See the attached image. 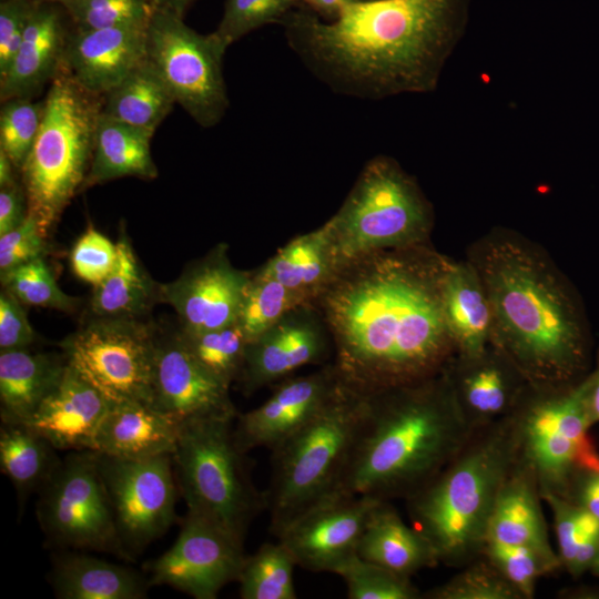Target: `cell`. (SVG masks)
Here are the masks:
<instances>
[{
  "label": "cell",
  "instance_id": "1",
  "mask_svg": "<svg viewBox=\"0 0 599 599\" xmlns=\"http://www.w3.org/2000/svg\"><path fill=\"white\" fill-rule=\"evenodd\" d=\"M451 261L426 242L372 252L336 270L313 303L345 385L369 394L446 367L456 354L443 303Z\"/></svg>",
  "mask_w": 599,
  "mask_h": 599
},
{
  "label": "cell",
  "instance_id": "2",
  "mask_svg": "<svg viewBox=\"0 0 599 599\" xmlns=\"http://www.w3.org/2000/svg\"><path fill=\"white\" fill-rule=\"evenodd\" d=\"M470 0H364L324 20L303 4L282 20L306 69L335 93L380 100L436 89Z\"/></svg>",
  "mask_w": 599,
  "mask_h": 599
},
{
  "label": "cell",
  "instance_id": "3",
  "mask_svg": "<svg viewBox=\"0 0 599 599\" xmlns=\"http://www.w3.org/2000/svg\"><path fill=\"white\" fill-rule=\"evenodd\" d=\"M491 309L490 344L535 388L571 386L583 378L589 344L577 301L548 254L497 229L470 247Z\"/></svg>",
  "mask_w": 599,
  "mask_h": 599
},
{
  "label": "cell",
  "instance_id": "4",
  "mask_svg": "<svg viewBox=\"0 0 599 599\" xmlns=\"http://www.w3.org/2000/svg\"><path fill=\"white\" fill-rule=\"evenodd\" d=\"M366 397L363 425L333 495L406 499L439 473L471 434L445 368Z\"/></svg>",
  "mask_w": 599,
  "mask_h": 599
},
{
  "label": "cell",
  "instance_id": "5",
  "mask_svg": "<svg viewBox=\"0 0 599 599\" xmlns=\"http://www.w3.org/2000/svg\"><path fill=\"white\" fill-rule=\"evenodd\" d=\"M511 416L473 430L448 464L405 499L412 526L438 564L461 568L481 556L495 501L518 458Z\"/></svg>",
  "mask_w": 599,
  "mask_h": 599
},
{
  "label": "cell",
  "instance_id": "6",
  "mask_svg": "<svg viewBox=\"0 0 599 599\" xmlns=\"http://www.w3.org/2000/svg\"><path fill=\"white\" fill-rule=\"evenodd\" d=\"M366 409V394L343 383L321 412L271 450L265 497L273 535L337 489Z\"/></svg>",
  "mask_w": 599,
  "mask_h": 599
},
{
  "label": "cell",
  "instance_id": "7",
  "mask_svg": "<svg viewBox=\"0 0 599 599\" xmlns=\"http://www.w3.org/2000/svg\"><path fill=\"white\" fill-rule=\"evenodd\" d=\"M44 101L40 131L20 172L29 213L48 238L71 199L84 186L103 97L83 89L62 64Z\"/></svg>",
  "mask_w": 599,
  "mask_h": 599
},
{
  "label": "cell",
  "instance_id": "8",
  "mask_svg": "<svg viewBox=\"0 0 599 599\" xmlns=\"http://www.w3.org/2000/svg\"><path fill=\"white\" fill-rule=\"evenodd\" d=\"M433 220V209L414 177L395 159L376 155L324 224L338 268L372 252L426 243Z\"/></svg>",
  "mask_w": 599,
  "mask_h": 599
},
{
  "label": "cell",
  "instance_id": "9",
  "mask_svg": "<svg viewBox=\"0 0 599 599\" xmlns=\"http://www.w3.org/2000/svg\"><path fill=\"white\" fill-rule=\"evenodd\" d=\"M173 463L187 512L244 544L250 525L266 509V497L251 478L246 453L234 438L233 420L180 424Z\"/></svg>",
  "mask_w": 599,
  "mask_h": 599
},
{
  "label": "cell",
  "instance_id": "10",
  "mask_svg": "<svg viewBox=\"0 0 599 599\" xmlns=\"http://www.w3.org/2000/svg\"><path fill=\"white\" fill-rule=\"evenodd\" d=\"M589 388V375L567 387L531 386L511 416L518 459L534 471L540 495L566 497L580 473L599 469Z\"/></svg>",
  "mask_w": 599,
  "mask_h": 599
},
{
  "label": "cell",
  "instance_id": "11",
  "mask_svg": "<svg viewBox=\"0 0 599 599\" xmlns=\"http://www.w3.org/2000/svg\"><path fill=\"white\" fill-rule=\"evenodd\" d=\"M39 491L37 516L50 546L130 557L119 536L95 451L73 450Z\"/></svg>",
  "mask_w": 599,
  "mask_h": 599
},
{
  "label": "cell",
  "instance_id": "12",
  "mask_svg": "<svg viewBox=\"0 0 599 599\" xmlns=\"http://www.w3.org/2000/svg\"><path fill=\"white\" fill-rule=\"evenodd\" d=\"M226 50L213 32L201 34L173 13L154 11L149 21L148 59L176 104L205 129L215 126L229 109L223 75Z\"/></svg>",
  "mask_w": 599,
  "mask_h": 599
},
{
  "label": "cell",
  "instance_id": "13",
  "mask_svg": "<svg viewBox=\"0 0 599 599\" xmlns=\"http://www.w3.org/2000/svg\"><path fill=\"white\" fill-rule=\"evenodd\" d=\"M155 332L134 317L95 316L62 343L71 367L110 403H152Z\"/></svg>",
  "mask_w": 599,
  "mask_h": 599
},
{
  "label": "cell",
  "instance_id": "14",
  "mask_svg": "<svg viewBox=\"0 0 599 599\" xmlns=\"http://www.w3.org/2000/svg\"><path fill=\"white\" fill-rule=\"evenodd\" d=\"M97 454L119 536L130 555L162 536L175 519L173 456L123 459Z\"/></svg>",
  "mask_w": 599,
  "mask_h": 599
},
{
  "label": "cell",
  "instance_id": "15",
  "mask_svg": "<svg viewBox=\"0 0 599 599\" xmlns=\"http://www.w3.org/2000/svg\"><path fill=\"white\" fill-rule=\"evenodd\" d=\"M245 557L243 542L187 512L174 545L152 564L149 583L215 599L224 586L237 580Z\"/></svg>",
  "mask_w": 599,
  "mask_h": 599
},
{
  "label": "cell",
  "instance_id": "16",
  "mask_svg": "<svg viewBox=\"0 0 599 599\" xmlns=\"http://www.w3.org/2000/svg\"><path fill=\"white\" fill-rule=\"evenodd\" d=\"M151 405L177 424L237 417L230 386L195 359L180 332L156 339Z\"/></svg>",
  "mask_w": 599,
  "mask_h": 599
},
{
  "label": "cell",
  "instance_id": "17",
  "mask_svg": "<svg viewBox=\"0 0 599 599\" xmlns=\"http://www.w3.org/2000/svg\"><path fill=\"white\" fill-rule=\"evenodd\" d=\"M250 278L232 265L227 245L220 244L175 281L160 284L159 295L175 309L183 332H205L237 322Z\"/></svg>",
  "mask_w": 599,
  "mask_h": 599
},
{
  "label": "cell",
  "instance_id": "18",
  "mask_svg": "<svg viewBox=\"0 0 599 599\" xmlns=\"http://www.w3.org/2000/svg\"><path fill=\"white\" fill-rule=\"evenodd\" d=\"M378 500L332 495L291 521L276 538L303 569L334 572L357 555L367 518Z\"/></svg>",
  "mask_w": 599,
  "mask_h": 599
},
{
  "label": "cell",
  "instance_id": "19",
  "mask_svg": "<svg viewBox=\"0 0 599 599\" xmlns=\"http://www.w3.org/2000/svg\"><path fill=\"white\" fill-rule=\"evenodd\" d=\"M333 349L328 328L314 303L303 304L247 342L237 382L245 393L287 378L296 369L327 361Z\"/></svg>",
  "mask_w": 599,
  "mask_h": 599
},
{
  "label": "cell",
  "instance_id": "20",
  "mask_svg": "<svg viewBox=\"0 0 599 599\" xmlns=\"http://www.w3.org/2000/svg\"><path fill=\"white\" fill-rule=\"evenodd\" d=\"M342 385L332 363L281 380L262 405L237 415L233 427L237 446L246 454L260 447L272 450L321 412Z\"/></svg>",
  "mask_w": 599,
  "mask_h": 599
},
{
  "label": "cell",
  "instance_id": "21",
  "mask_svg": "<svg viewBox=\"0 0 599 599\" xmlns=\"http://www.w3.org/2000/svg\"><path fill=\"white\" fill-rule=\"evenodd\" d=\"M445 373L471 432L510 417L531 388L515 364L491 344L478 354L456 353Z\"/></svg>",
  "mask_w": 599,
  "mask_h": 599
},
{
  "label": "cell",
  "instance_id": "22",
  "mask_svg": "<svg viewBox=\"0 0 599 599\" xmlns=\"http://www.w3.org/2000/svg\"><path fill=\"white\" fill-rule=\"evenodd\" d=\"M146 37L148 26L72 27L63 65L83 89L103 97L146 58Z\"/></svg>",
  "mask_w": 599,
  "mask_h": 599
},
{
  "label": "cell",
  "instance_id": "23",
  "mask_svg": "<svg viewBox=\"0 0 599 599\" xmlns=\"http://www.w3.org/2000/svg\"><path fill=\"white\" fill-rule=\"evenodd\" d=\"M110 404L68 363L58 386L23 425L57 449L93 450Z\"/></svg>",
  "mask_w": 599,
  "mask_h": 599
},
{
  "label": "cell",
  "instance_id": "24",
  "mask_svg": "<svg viewBox=\"0 0 599 599\" xmlns=\"http://www.w3.org/2000/svg\"><path fill=\"white\" fill-rule=\"evenodd\" d=\"M72 24L59 2L38 1L12 64L0 80V100L33 98L63 64Z\"/></svg>",
  "mask_w": 599,
  "mask_h": 599
},
{
  "label": "cell",
  "instance_id": "25",
  "mask_svg": "<svg viewBox=\"0 0 599 599\" xmlns=\"http://www.w3.org/2000/svg\"><path fill=\"white\" fill-rule=\"evenodd\" d=\"M179 430L180 424L150 404L111 403L99 427L93 451L123 459L173 456Z\"/></svg>",
  "mask_w": 599,
  "mask_h": 599
},
{
  "label": "cell",
  "instance_id": "26",
  "mask_svg": "<svg viewBox=\"0 0 599 599\" xmlns=\"http://www.w3.org/2000/svg\"><path fill=\"white\" fill-rule=\"evenodd\" d=\"M534 471L517 458L495 501L487 540L555 551L541 508Z\"/></svg>",
  "mask_w": 599,
  "mask_h": 599
},
{
  "label": "cell",
  "instance_id": "27",
  "mask_svg": "<svg viewBox=\"0 0 599 599\" xmlns=\"http://www.w3.org/2000/svg\"><path fill=\"white\" fill-rule=\"evenodd\" d=\"M68 361L48 353L9 349L0 353L2 423L23 424L60 383Z\"/></svg>",
  "mask_w": 599,
  "mask_h": 599
},
{
  "label": "cell",
  "instance_id": "28",
  "mask_svg": "<svg viewBox=\"0 0 599 599\" xmlns=\"http://www.w3.org/2000/svg\"><path fill=\"white\" fill-rule=\"evenodd\" d=\"M357 555L409 578L439 565L426 538L404 522L390 501L380 499L367 518Z\"/></svg>",
  "mask_w": 599,
  "mask_h": 599
},
{
  "label": "cell",
  "instance_id": "29",
  "mask_svg": "<svg viewBox=\"0 0 599 599\" xmlns=\"http://www.w3.org/2000/svg\"><path fill=\"white\" fill-rule=\"evenodd\" d=\"M444 313L457 354L474 355L490 345L491 309L475 267L451 261L444 282Z\"/></svg>",
  "mask_w": 599,
  "mask_h": 599
},
{
  "label": "cell",
  "instance_id": "30",
  "mask_svg": "<svg viewBox=\"0 0 599 599\" xmlns=\"http://www.w3.org/2000/svg\"><path fill=\"white\" fill-rule=\"evenodd\" d=\"M153 135L152 131L130 125L101 111L83 189L124 176L155 179L159 172L150 149Z\"/></svg>",
  "mask_w": 599,
  "mask_h": 599
},
{
  "label": "cell",
  "instance_id": "31",
  "mask_svg": "<svg viewBox=\"0 0 599 599\" xmlns=\"http://www.w3.org/2000/svg\"><path fill=\"white\" fill-rule=\"evenodd\" d=\"M50 581L60 599H141L150 586L132 569L79 554L59 556Z\"/></svg>",
  "mask_w": 599,
  "mask_h": 599
},
{
  "label": "cell",
  "instance_id": "32",
  "mask_svg": "<svg viewBox=\"0 0 599 599\" xmlns=\"http://www.w3.org/2000/svg\"><path fill=\"white\" fill-rule=\"evenodd\" d=\"M261 268L314 302L337 270L325 224L291 240Z\"/></svg>",
  "mask_w": 599,
  "mask_h": 599
},
{
  "label": "cell",
  "instance_id": "33",
  "mask_svg": "<svg viewBox=\"0 0 599 599\" xmlns=\"http://www.w3.org/2000/svg\"><path fill=\"white\" fill-rule=\"evenodd\" d=\"M175 104L170 88L146 57L103 95L102 113L155 133Z\"/></svg>",
  "mask_w": 599,
  "mask_h": 599
},
{
  "label": "cell",
  "instance_id": "34",
  "mask_svg": "<svg viewBox=\"0 0 599 599\" xmlns=\"http://www.w3.org/2000/svg\"><path fill=\"white\" fill-rule=\"evenodd\" d=\"M118 256L110 274L97 286L91 309L101 317H134L160 300L159 285L143 271L129 238L122 232L116 242Z\"/></svg>",
  "mask_w": 599,
  "mask_h": 599
},
{
  "label": "cell",
  "instance_id": "35",
  "mask_svg": "<svg viewBox=\"0 0 599 599\" xmlns=\"http://www.w3.org/2000/svg\"><path fill=\"white\" fill-rule=\"evenodd\" d=\"M55 450L50 441L23 424H1L0 468L21 501L40 490L53 475L61 461Z\"/></svg>",
  "mask_w": 599,
  "mask_h": 599
},
{
  "label": "cell",
  "instance_id": "36",
  "mask_svg": "<svg viewBox=\"0 0 599 599\" xmlns=\"http://www.w3.org/2000/svg\"><path fill=\"white\" fill-rule=\"evenodd\" d=\"M297 566L280 540L263 544L246 556L237 578L242 599H296L293 573Z\"/></svg>",
  "mask_w": 599,
  "mask_h": 599
},
{
  "label": "cell",
  "instance_id": "37",
  "mask_svg": "<svg viewBox=\"0 0 599 599\" xmlns=\"http://www.w3.org/2000/svg\"><path fill=\"white\" fill-rule=\"evenodd\" d=\"M307 303L313 302L290 290L260 267L251 273L236 323L250 342L285 314Z\"/></svg>",
  "mask_w": 599,
  "mask_h": 599
},
{
  "label": "cell",
  "instance_id": "38",
  "mask_svg": "<svg viewBox=\"0 0 599 599\" xmlns=\"http://www.w3.org/2000/svg\"><path fill=\"white\" fill-rule=\"evenodd\" d=\"M481 556L516 588L522 599L534 597L536 582L539 578L562 567L556 551L491 540L486 541Z\"/></svg>",
  "mask_w": 599,
  "mask_h": 599
},
{
  "label": "cell",
  "instance_id": "39",
  "mask_svg": "<svg viewBox=\"0 0 599 599\" xmlns=\"http://www.w3.org/2000/svg\"><path fill=\"white\" fill-rule=\"evenodd\" d=\"M181 336L195 359L212 375L231 386L238 380L247 341L237 323L205 332Z\"/></svg>",
  "mask_w": 599,
  "mask_h": 599
},
{
  "label": "cell",
  "instance_id": "40",
  "mask_svg": "<svg viewBox=\"0 0 599 599\" xmlns=\"http://www.w3.org/2000/svg\"><path fill=\"white\" fill-rule=\"evenodd\" d=\"M346 585L349 599H419L423 593L405 577L358 555L338 566L333 572Z\"/></svg>",
  "mask_w": 599,
  "mask_h": 599
},
{
  "label": "cell",
  "instance_id": "41",
  "mask_svg": "<svg viewBox=\"0 0 599 599\" xmlns=\"http://www.w3.org/2000/svg\"><path fill=\"white\" fill-rule=\"evenodd\" d=\"M1 103L0 149L21 171L40 131L45 101L12 98Z\"/></svg>",
  "mask_w": 599,
  "mask_h": 599
},
{
  "label": "cell",
  "instance_id": "42",
  "mask_svg": "<svg viewBox=\"0 0 599 599\" xmlns=\"http://www.w3.org/2000/svg\"><path fill=\"white\" fill-rule=\"evenodd\" d=\"M448 581L423 593L426 599H522L484 557L471 560Z\"/></svg>",
  "mask_w": 599,
  "mask_h": 599
},
{
  "label": "cell",
  "instance_id": "43",
  "mask_svg": "<svg viewBox=\"0 0 599 599\" xmlns=\"http://www.w3.org/2000/svg\"><path fill=\"white\" fill-rule=\"evenodd\" d=\"M1 282L22 304L72 311L78 298L62 292L44 262L39 257L1 274Z\"/></svg>",
  "mask_w": 599,
  "mask_h": 599
},
{
  "label": "cell",
  "instance_id": "44",
  "mask_svg": "<svg viewBox=\"0 0 599 599\" xmlns=\"http://www.w3.org/2000/svg\"><path fill=\"white\" fill-rule=\"evenodd\" d=\"M78 30L148 26L154 10L143 0H62Z\"/></svg>",
  "mask_w": 599,
  "mask_h": 599
},
{
  "label": "cell",
  "instance_id": "45",
  "mask_svg": "<svg viewBox=\"0 0 599 599\" xmlns=\"http://www.w3.org/2000/svg\"><path fill=\"white\" fill-rule=\"evenodd\" d=\"M300 0H226L222 19L213 32L229 48L245 34L268 23H281Z\"/></svg>",
  "mask_w": 599,
  "mask_h": 599
},
{
  "label": "cell",
  "instance_id": "46",
  "mask_svg": "<svg viewBox=\"0 0 599 599\" xmlns=\"http://www.w3.org/2000/svg\"><path fill=\"white\" fill-rule=\"evenodd\" d=\"M116 256V243L94 227H89L72 247L71 267L79 278L97 286L110 274Z\"/></svg>",
  "mask_w": 599,
  "mask_h": 599
},
{
  "label": "cell",
  "instance_id": "47",
  "mask_svg": "<svg viewBox=\"0 0 599 599\" xmlns=\"http://www.w3.org/2000/svg\"><path fill=\"white\" fill-rule=\"evenodd\" d=\"M47 237L30 213L16 229L0 235V271L6 273L21 264L43 257Z\"/></svg>",
  "mask_w": 599,
  "mask_h": 599
},
{
  "label": "cell",
  "instance_id": "48",
  "mask_svg": "<svg viewBox=\"0 0 599 599\" xmlns=\"http://www.w3.org/2000/svg\"><path fill=\"white\" fill-rule=\"evenodd\" d=\"M37 3V0L0 1V80L12 64Z\"/></svg>",
  "mask_w": 599,
  "mask_h": 599
},
{
  "label": "cell",
  "instance_id": "49",
  "mask_svg": "<svg viewBox=\"0 0 599 599\" xmlns=\"http://www.w3.org/2000/svg\"><path fill=\"white\" fill-rule=\"evenodd\" d=\"M35 333L22 308V303L7 290L0 294V348L27 349L34 342Z\"/></svg>",
  "mask_w": 599,
  "mask_h": 599
},
{
  "label": "cell",
  "instance_id": "50",
  "mask_svg": "<svg viewBox=\"0 0 599 599\" xmlns=\"http://www.w3.org/2000/svg\"><path fill=\"white\" fill-rule=\"evenodd\" d=\"M28 199L18 182L0 187V235L18 227L28 216Z\"/></svg>",
  "mask_w": 599,
  "mask_h": 599
},
{
  "label": "cell",
  "instance_id": "51",
  "mask_svg": "<svg viewBox=\"0 0 599 599\" xmlns=\"http://www.w3.org/2000/svg\"><path fill=\"white\" fill-rule=\"evenodd\" d=\"M565 498L591 514L599 521V469L580 473L571 483Z\"/></svg>",
  "mask_w": 599,
  "mask_h": 599
},
{
  "label": "cell",
  "instance_id": "52",
  "mask_svg": "<svg viewBox=\"0 0 599 599\" xmlns=\"http://www.w3.org/2000/svg\"><path fill=\"white\" fill-rule=\"evenodd\" d=\"M364 0H300L301 4L315 12L324 20L334 19L342 8Z\"/></svg>",
  "mask_w": 599,
  "mask_h": 599
},
{
  "label": "cell",
  "instance_id": "53",
  "mask_svg": "<svg viewBox=\"0 0 599 599\" xmlns=\"http://www.w3.org/2000/svg\"><path fill=\"white\" fill-rule=\"evenodd\" d=\"M154 11H163L173 13L179 17H184L187 9L196 0H143Z\"/></svg>",
  "mask_w": 599,
  "mask_h": 599
},
{
  "label": "cell",
  "instance_id": "54",
  "mask_svg": "<svg viewBox=\"0 0 599 599\" xmlns=\"http://www.w3.org/2000/svg\"><path fill=\"white\" fill-rule=\"evenodd\" d=\"M590 388H589V412L592 423L599 422V366L589 375Z\"/></svg>",
  "mask_w": 599,
  "mask_h": 599
},
{
  "label": "cell",
  "instance_id": "55",
  "mask_svg": "<svg viewBox=\"0 0 599 599\" xmlns=\"http://www.w3.org/2000/svg\"><path fill=\"white\" fill-rule=\"evenodd\" d=\"M14 169L16 166L10 158L3 150L0 149V187H4L17 182L13 173Z\"/></svg>",
  "mask_w": 599,
  "mask_h": 599
},
{
  "label": "cell",
  "instance_id": "56",
  "mask_svg": "<svg viewBox=\"0 0 599 599\" xmlns=\"http://www.w3.org/2000/svg\"><path fill=\"white\" fill-rule=\"evenodd\" d=\"M590 570H591L595 575L599 576V555H598V557L596 558V560L593 561V564H592V566H591V568H590Z\"/></svg>",
  "mask_w": 599,
  "mask_h": 599
},
{
  "label": "cell",
  "instance_id": "57",
  "mask_svg": "<svg viewBox=\"0 0 599 599\" xmlns=\"http://www.w3.org/2000/svg\"><path fill=\"white\" fill-rule=\"evenodd\" d=\"M37 1H47V2H61L62 0H37Z\"/></svg>",
  "mask_w": 599,
  "mask_h": 599
},
{
  "label": "cell",
  "instance_id": "58",
  "mask_svg": "<svg viewBox=\"0 0 599 599\" xmlns=\"http://www.w3.org/2000/svg\"><path fill=\"white\" fill-rule=\"evenodd\" d=\"M0 1H3V0H0Z\"/></svg>",
  "mask_w": 599,
  "mask_h": 599
}]
</instances>
